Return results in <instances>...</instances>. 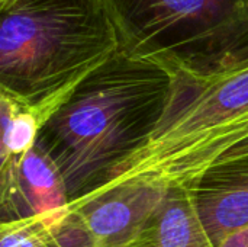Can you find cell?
<instances>
[{"label":"cell","mask_w":248,"mask_h":247,"mask_svg":"<svg viewBox=\"0 0 248 247\" xmlns=\"http://www.w3.org/2000/svg\"><path fill=\"white\" fill-rule=\"evenodd\" d=\"M124 247H217L209 237L187 186L170 185V189L142 226Z\"/></svg>","instance_id":"52a82bcc"},{"label":"cell","mask_w":248,"mask_h":247,"mask_svg":"<svg viewBox=\"0 0 248 247\" xmlns=\"http://www.w3.org/2000/svg\"><path fill=\"white\" fill-rule=\"evenodd\" d=\"M119 51L198 76L248 64V0H100Z\"/></svg>","instance_id":"3957f363"},{"label":"cell","mask_w":248,"mask_h":247,"mask_svg":"<svg viewBox=\"0 0 248 247\" xmlns=\"http://www.w3.org/2000/svg\"><path fill=\"white\" fill-rule=\"evenodd\" d=\"M187 188L215 246L248 247V153L214 165Z\"/></svg>","instance_id":"5b68a950"},{"label":"cell","mask_w":248,"mask_h":247,"mask_svg":"<svg viewBox=\"0 0 248 247\" xmlns=\"http://www.w3.org/2000/svg\"><path fill=\"white\" fill-rule=\"evenodd\" d=\"M68 205L62 179L49 157L33 146L15 172L0 175V224Z\"/></svg>","instance_id":"8992f818"},{"label":"cell","mask_w":248,"mask_h":247,"mask_svg":"<svg viewBox=\"0 0 248 247\" xmlns=\"http://www.w3.org/2000/svg\"><path fill=\"white\" fill-rule=\"evenodd\" d=\"M78 83L38 102H26L0 90V175L12 173L16 170L23 156L35 146L41 128L61 108V105L68 99Z\"/></svg>","instance_id":"ba28073f"},{"label":"cell","mask_w":248,"mask_h":247,"mask_svg":"<svg viewBox=\"0 0 248 247\" xmlns=\"http://www.w3.org/2000/svg\"><path fill=\"white\" fill-rule=\"evenodd\" d=\"M170 185L134 178L102 189L57 213V236L64 247L126 246L164 201Z\"/></svg>","instance_id":"277c9868"},{"label":"cell","mask_w":248,"mask_h":247,"mask_svg":"<svg viewBox=\"0 0 248 247\" xmlns=\"http://www.w3.org/2000/svg\"><path fill=\"white\" fill-rule=\"evenodd\" d=\"M248 153V141H246L244 144H241V146H238L234 151H231L224 160H227V159H231V157H237V156H241V154H247ZM222 160V162H224Z\"/></svg>","instance_id":"30bf717a"},{"label":"cell","mask_w":248,"mask_h":247,"mask_svg":"<svg viewBox=\"0 0 248 247\" xmlns=\"http://www.w3.org/2000/svg\"><path fill=\"white\" fill-rule=\"evenodd\" d=\"M171 87L169 68L122 51L77 84L35 143L57 167L68 204L100 191L150 141Z\"/></svg>","instance_id":"6da1fadb"},{"label":"cell","mask_w":248,"mask_h":247,"mask_svg":"<svg viewBox=\"0 0 248 247\" xmlns=\"http://www.w3.org/2000/svg\"><path fill=\"white\" fill-rule=\"evenodd\" d=\"M58 210L0 224V247H64L55 229Z\"/></svg>","instance_id":"9c48e42d"},{"label":"cell","mask_w":248,"mask_h":247,"mask_svg":"<svg viewBox=\"0 0 248 247\" xmlns=\"http://www.w3.org/2000/svg\"><path fill=\"white\" fill-rule=\"evenodd\" d=\"M119 51L100 0H20L0 12V90L38 102Z\"/></svg>","instance_id":"7a4b0ae2"}]
</instances>
